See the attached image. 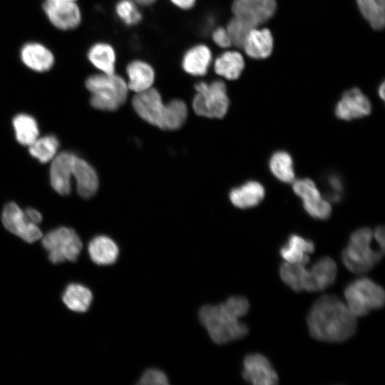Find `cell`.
<instances>
[{
	"instance_id": "cell-1",
	"label": "cell",
	"mask_w": 385,
	"mask_h": 385,
	"mask_svg": "<svg viewBox=\"0 0 385 385\" xmlns=\"http://www.w3.org/2000/svg\"><path fill=\"white\" fill-rule=\"evenodd\" d=\"M310 335L326 342H342L356 331V317L333 294H324L313 304L307 318Z\"/></svg>"
},
{
	"instance_id": "cell-2",
	"label": "cell",
	"mask_w": 385,
	"mask_h": 385,
	"mask_svg": "<svg viewBox=\"0 0 385 385\" xmlns=\"http://www.w3.org/2000/svg\"><path fill=\"white\" fill-rule=\"evenodd\" d=\"M249 309L247 298L232 296L222 303L202 306L198 316L212 342L224 344L240 339L248 334L247 325L240 318L246 315Z\"/></svg>"
},
{
	"instance_id": "cell-3",
	"label": "cell",
	"mask_w": 385,
	"mask_h": 385,
	"mask_svg": "<svg viewBox=\"0 0 385 385\" xmlns=\"http://www.w3.org/2000/svg\"><path fill=\"white\" fill-rule=\"evenodd\" d=\"M75 178L78 194L83 198L94 195L98 188V178L94 168L86 160L69 152L54 157L50 169L53 188L61 195L71 191V179Z\"/></svg>"
},
{
	"instance_id": "cell-4",
	"label": "cell",
	"mask_w": 385,
	"mask_h": 385,
	"mask_svg": "<svg viewBox=\"0 0 385 385\" xmlns=\"http://www.w3.org/2000/svg\"><path fill=\"white\" fill-rule=\"evenodd\" d=\"M132 105L141 118L163 130L180 128L188 113L187 106L183 101L175 99L165 104L160 94L154 88L136 93Z\"/></svg>"
},
{
	"instance_id": "cell-5",
	"label": "cell",
	"mask_w": 385,
	"mask_h": 385,
	"mask_svg": "<svg viewBox=\"0 0 385 385\" xmlns=\"http://www.w3.org/2000/svg\"><path fill=\"white\" fill-rule=\"evenodd\" d=\"M306 265L287 262L281 264L280 277L293 291L319 292L334 283L337 266L329 257H321L309 270L307 269Z\"/></svg>"
},
{
	"instance_id": "cell-6",
	"label": "cell",
	"mask_w": 385,
	"mask_h": 385,
	"mask_svg": "<svg viewBox=\"0 0 385 385\" xmlns=\"http://www.w3.org/2000/svg\"><path fill=\"white\" fill-rule=\"evenodd\" d=\"M373 239V231L368 227L359 228L351 234L349 243L342 253V262L350 272L365 274L381 260L384 251L372 249Z\"/></svg>"
},
{
	"instance_id": "cell-7",
	"label": "cell",
	"mask_w": 385,
	"mask_h": 385,
	"mask_svg": "<svg viewBox=\"0 0 385 385\" xmlns=\"http://www.w3.org/2000/svg\"><path fill=\"white\" fill-rule=\"evenodd\" d=\"M86 86L91 92V105L98 110L113 111L125 101L128 86L120 76L101 73L89 76Z\"/></svg>"
},
{
	"instance_id": "cell-8",
	"label": "cell",
	"mask_w": 385,
	"mask_h": 385,
	"mask_svg": "<svg viewBox=\"0 0 385 385\" xmlns=\"http://www.w3.org/2000/svg\"><path fill=\"white\" fill-rule=\"evenodd\" d=\"M346 305L356 317H364L384 304L385 292L381 286L370 278L361 277L345 287Z\"/></svg>"
},
{
	"instance_id": "cell-9",
	"label": "cell",
	"mask_w": 385,
	"mask_h": 385,
	"mask_svg": "<svg viewBox=\"0 0 385 385\" xmlns=\"http://www.w3.org/2000/svg\"><path fill=\"white\" fill-rule=\"evenodd\" d=\"M195 89L197 93L192 108L195 113L210 118H222L226 115L230 101L223 81L217 80L210 83L202 81L195 84Z\"/></svg>"
},
{
	"instance_id": "cell-10",
	"label": "cell",
	"mask_w": 385,
	"mask_h": 385,
	"mask_svg": "<svg viewBox=\"0 0 385 385\" xmlns=\"http://www.w3.org/2000/svg\"><path fill=\"white\" fill-rule=\"evenodd\" d=\"M42 245L53 264L76 261L82 249L79 236L75 230L66 227H60L46 233L42 237Z\"/></svg>"
},
{
	"instance_id": "cell-11",
	"label": "cell",
	"mask_w": 385,
	"mask_h": 385,
	"mask_svg": "<svg viewBox=\"0 0 385 385\" xmlns=\"http://www.w3.org/2000/svg\"><path fill=\"white\" fill-rule=\"evenodd\" d=\"M294 193L301 198L303 207L311 217L326 220L332 213L330 201L324 197L315 183L309 178H301L292 182Z\"/></svg>"
},
{
	"instance_id": "cell-12",
	"label": "cell",
	"mask_w": 385,
	"mask_h": 385,
	"mask_svg": "<svg viewBox=\"0 0 385 385\" xmlns=\"http://www.w3.org/2000/svg\"><path fill=\"white\" fill-rule=\"evenodd\" d=\"M1 220L5 228L29 243L42 237L38 225L31 222L15 202L8 203L4 208Z\"/></svg>"
},
{
	"instance_id": "cell-13",
	"label": "cell",
	"mask_w": 385,
	"mask_h": 385,
	"mask_svg": "<svg viewBox=\"0 0 385 385\" xmlns=\"http://www.w3.org/2000/svg\"><path fill=\"white\" fill-rule=\"evenodd\" d=\"M276 0H234L232 11L254 28L267 21L275 14Z\"/></svg>"
},
{
	"instance_id": "cell-14",
	"label": "cell",
	"mask_w": 385,
	"mask_h": 385,
	"mask_svg": "<svg viewBox=\"0 0 385 385\" xmlns=\"http://www.w3.org/2000/svg\"><path fill=\"white\" fill-rule=\"evenodd\" d=\"M242 377L254 385H275L279 381L269 359L260 353L249 354L244 358Z\"/></svg>"
},
{
	"instance_id": "cell-15",
	"label": "cell",
	"mask_w": 385,
	"mask_h": 385,
	"mask_svg": "<svg viewBox=\"0 0 385 385\" xmlns=\"http://www.w3.org/2000/svg\"><path fill=\"white\" fill-rule=\"evenodd\" d=\"M371 112L368 97L358 88L346 91L337 102L334 113L343 120H351L367 116Z\"/></svg>"
},
{
	"instance_id": "cell-16",
	"label": "cell",
	"mask_w": 385,
	"mask_h": 385,
	"mask_svg": "<svg viewBox=\"0 0 385 385\" xmlns=\"http://www.w3.org/2000/svg\"><path fill=\"white\" fill-rule=\"evenodd\" d=\"M43 8L51 24L59 29H72L81 22V11L75 1L45 0Z\"/></svg>"
},
{
	"instance_id": "cell-17",
	"label": "cell",
	"mask_w": 385,
	"mask_h": 385,
	"mask_svg": "<svg viewBox=\"0 0 385 385\" xmlns=\"http://www.w3.org/2000/svg\"><path fill=\"white\" fill-rule=\"evenodd\" d=\"M273 37L267 29H252L247 34L243 46L246 54L252 58L265 59L273 50Z\"/></svg>"
},
{
	"instance_id": "cell-18",
	"label": "cell",
	"mask_w": 385,
	"mask_h": 385,
	"mask_svg": "<svg viewBox=\"0 0 385 385\" xmlns=\"http://www.w3.org/2000/svg\"><path fill=\"white\" fill-rule=\"evenodd\" d=\"M314 251V244L311 240L292 234L279 249V255L284 262L307 265L309 261V255Z\"/></svg>"
},
{
	"instance_id": "cell-19",
	"label": "cell",
	"mask_w": 385,
	"mask_h": 385,
	"mask_svg": "<svg viewBox=\"0 0 385 385\" xmlns=\"http://www.w3.org/2000/svg\"><path fill=\"white\" fill-rule=\"evenodd\" d=\"M265 189L257 181L250 180L231 190L229 194L232 204L240 209L257 205L265 197Z\"/></svg>"
},
{
	"instance_id": "cell-20",
	"label": "cell",
	"mask_w": 385,
	"mask_h": 385,
	"mask_svg": "<svg viewBox=\"0 0 385 385\" xmlns=\"http://www.w3.org/2000/svg\"><path fill=\"white\" fill-rule=\"evenodd\" d=\"M20 55L21 61L27 67L38 72L48 71L54 63L52 53L38 43L24 44Z\"/></svg>"
},
{
	"instance_id": "cell-21",
	"label": "cell",
	"mask_w": 385,
	"mask_h": 385,
	"mask_svg": "<svg viewBox=\"0 0 385 385\" xmlns=\"http://www.w3.org/2000/svg\"><path fill=\"white\" fill-rule=\"evenodd\" d=\"M88 250L91 260L99 265L114 263L119 254L116 243L106 235H98L93 238L88 244Z\"/></svg>"
},
{
	"instance_id": "cell-22",
	"label": "cell",
	"mask_w": 385,
	"mask_h": 385,
	"mask_svg": "<svg viewBox=\"0 0 385 385\" xmlns=\"http://www.w3.org/2000/svg\"><path fill=\"white\" fill-rule=\"evenodd\" d=\"M128 76L127 83L128 89L140 93L151 88L155 73L150 65L142 61H133L130 62L126 68Z\"/></svg>"
},
{
	"instance_id": "cell-23",
	"label": "cell",
	"mask_w": 385,
	"mask_h": 385,
	"mask_svg": "<svg viewBox=\"0 0 385 385\" xmlns=\"http://www.w3.org/2000/svg\"><path fill=\"white\" fill-rule=\"evenodd\" d=\"M212 60L210 48L202 44L190 48L184 55L182 66L184 71L192 76H203Z\"/></svg>"
},
{
	"instance_id": "cell-24",
	"label": "cell",
	"mask_w": 385,
	"mask_h": 385,
	"mask_svg": "<svg viewBox=\"0 0 385 385\" xmlns=\"http://www.w3.org/2000/svg\"><path fill=\"white\" fill-rule=\"evenodd\" d=\"M215 71L228 80L238 78L245 67L242 56L237 51H225L215 61Z\"/></svg>"
},
{
	"instance_id": "cell-25",
	"label": "cell",
	"mask_w": 385,
	"mask_h": 385,
	"mask_svg": "<svg viewBox=\"0 0 385 385\" xmlns=\"http://www.w3.org/2000/svg\"><path fill=\"white\" fill-rule=\"evenodd\" d=\"M62 299L69 309L84 312L88 309L93 295L88 287L80 284H71L66 288Z\"/></svg>"
},
{
	"instance_id": "cell-26",
	"label": "cell",
	"mask_w": 385,
	"mask_h": 385,
	"mask_svg": "<svg viewBox=\"0 0 385 385\" xmlns=\"http://www.w3.org/2000/svg\"><path fill=\"white\" fill-rule=\"evenodd\" d=\"M269 168L272 174L282 183H291L295 180L294 161L286 151L274 153L269 160Z\"/></svg>"
},
{
	"instance_id": "cell-27",
	"label": "cell",
	"mask_w": 385,
	"mask_h": 385,
	"mask_svg": "<svg viewBox=\"0 0 385 385\" xmlns=\"http://www.w3.org/2000/svg\"><path fill=\"white\" fill-rule=\"evenodd\" d=\"M88 58L103 73H115V53L111 45L105 43L94 44L88 51Z\"/></svg>"
},
{
	"instance_id": "cell-28",
	"label": "cell",
	"mask_w": 385,
	"mask_h": 385,
	"mask_svg": "<svg viewBox=\"0 0 385 385\" xmlns=\"http://www.w3.org/2000/svg\"><path fill=\"white\" fill-rule=\"evenodd\" d=\"M13 125L19 143L31 145L38 137V128L36 120L27 114H19L14 118Z\"/></svg>"
},
{
	"instance_id": "cell-29",
	"label": "cell",
	"mask_w": 385,
	"mask_h": 385,
	"mask_svg": "<svg viewBox=\"0 0 385 385\" xmlns=\"http://www.w3.org/2000/svg\"><path fill=\"white\" fill-rule=\"evenodd\" d=\"M356 1L361 15L372 29H382L385 24L384 4L377 0H356Z\"/></svg>"
},
{
	"instance_id": "cell-30",
	"label": "cell",
	"mask_w": 385,
	"mask_h": 385,
	"mask_svg": "<svg viewBox=\"0 0 385 385\" xmlns=\"http://www.w3.org/2000/svg\"><path fill=\"white\" fill-rule=\"evenodd\" d=\"M59 145L58 139L54 135L37 138L29 145L30 154L41 163H47L56 155Z\"/></svg>"
},
{
	"instance_id": "cell-31",
	"label": "cell",
	"mask_w": 385,
	"mask_h": 385,
	"mask_svg": "<svg viewBox=\"0 0 385 385\" xmlns=\"http://www.w3.org/2000/svg\"><path fill=\"white\" fill-rule=\"evenodd\" d=\"M254 29L246 21L234 16L227 26V31L229 34L231 43L239 48H242L249 32Z\"/></svg>"
},
{
	"instance_id": "cell-32",
	"label": "cell",
	"mask_w": 385,
	"mask_h": 385,
	"mask_svg": "<svg viewBox=\"0 0 385 385\" xmlns=\"http://www.w3.org/2000/svg\"><path fill=\"white\" fill-rule=\"evenodd\" d=\"M115 11L118 16L127 25L136 24L141 20V14L131 0H120Z\"/></svg>"
},
{
	"instance_id": "cell-33",
	"label": "cell",
	"mask_w": 385,
	"mask_h": 385,
	"mask_svg": "<svg viewBox=\"0 0 385 385\" xmlns=\"http://www.w3.org/2000/svg\"><path fill=\"white\" fill-rule=\"evenodd\" d=\"M138 384L141 385H166L169 384L166 375L158 369H148L140 376Z\"/></svg>"
},
{
	"instance_id": "cell-34",
	"label": "cell",
	"mask_w": 385,
	"mask_h": 385,
	"mask_svg": "<svg viewBox=\"0 0 385 385\" xmlns=\"http://www.w3.org/2000/svg\"><path fill=\"white\" fill-rule=\"evenodd\" d=\"M327 184L329 190V198L332 201H339L343 192V184L339 177L335 174L327 178Z\"/></svg>"
},
{
	"instance_id": "cell-35",
	"label": "cell",
	"mask_w": 385,
	"mask_h": 385,
	"mask_svg": "<svg viewBox=\"0 0 385 385\" xmlns=\"http://www.w3.org/2000/svg\"><path fill=\"white\" fill-rule=\"evenodd\" d=\"M212 39L222 48L229 47L232 44L227 29L222 27H218L213 31Z\"/></svg>"
},
{
	"instance_id": "cell-36",
	"label": "cell",
	"mask_w": 385,
	"mask_h": 385,
	"mask_svg": "<svg viewBox=\"0 0 385 385\" xmlns=\"http://www.w3.org/2000/svg\"><path fill=\"white\" fill-rule=\"evenodd\" d=\"M373 237L375 241L377 242L379 247L384 251L385 241H384V226H378L373 231Z\"/></svg>"
},
{
	"instance_id": "cell-37",
	"label": "cell",
	"mask_w": 385,
	"mask_h": 385,
	"mask_svg": "<svg viewBox=\"0 0 385 385\" xmlns=\"http://www.w3.org/2000/svg\"><path fill=\"white\" fill-rule=\"evenodd\" d=\"M24 212L26 215V217H28V219L32 222L33 223L36 224L38 225V224H39L41 220H42V216L41 215V213L34 209V208H31V207H29L27 208L26 210H24Z\"/></svg>"
},
{
	"instance_id": "cell-38",
	"label": "cell",
	"mask_w": 385,
	"mask_h": 385,
	"mask_svg": "<svg viewBox=\"0 0 385 385\" xmlns=\"http://www.w3.org/2000/svg\"><path fill=\"white\" fill-rule=\"evenodd\" d=\"M175 5L183 9H188L193 6L195 0H170Z\"/></svg>"
},
{
	"instance_id": "cell-39",
	"label": "cell",
	"mask_w": 385,
	"mask_h": 385,
	"mask_svg": "<svg viewBox=\"0 0 385 385\" xmlns=\"http://www.w3.org/2000/svg\"><path fill=\"white\" fill-rule=\"evenodd\" d=\"M384 90H385L384 82H382V83L379 86L378 88V94L382 100L384 99V95H385Z\"/></svg>"
},
{
	"instance_id": "cell-40",
	"label": "cell",
	"mask_w": 385,
	"mask_h": 385,
	"mask_svg": "<svg viewBox=\"0 0 385 385\" xmlns=\"http://www.w3.org/2000/svg\"><path fill=\"white\" fill-rule=\"evenodd\" d=\"M135 1L137 3L141 5H144V6L150 5L155 1V0H135Z\"/></svg>"
},
{
	"instance_id": "cell-41",
	"label": "cell",
	"mask_w": 385,
	"mask_h": 385,
	"mask_svg": "<svg viewBox=\"0 0 385 385\" xmlns=\"http://www.w3.org/2000/svg\"><path fill=\"white\" fill-rule=\"evenodd\" d=\"M377 1L381 3L382 4L385 5V0H377Z\"/></svg>"
},
{
	"instance_id": "cell-42",
	"label": "cell",
	"mask_w": 385,
	"mask_h": 385,
	"mask_svg": "<svg viewBox=\"0 0 385 385\" xmlns=\"http://www.w3.org/2000/svg\"><path fill=\"white\" fill-rule=\"evenodd\" d=\"M57 1H75L76 0H57Z\"/></svg>"
}]
</instances>
